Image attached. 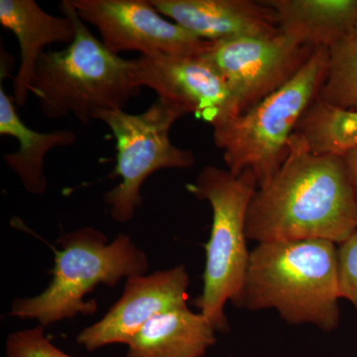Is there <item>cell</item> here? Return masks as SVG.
<instances>
[{
    "mask_svg": "<svg viewBox=\"0 0 357 357\" xmlns=\"http://www.w3.org/2000/svg\"><path fill=\"white\" fill-rule=\"evenodd\" d=\"M356 231L357 198L344 157L314 153L294 133L278 172L251 201L248 239H324L340 245Z\"/></svg>",
    "mask_w": 357,
    "mask_h": 357,
    "instance_id": "6da1fadb",
    "label": "cell"
},
{
    "mask_svg": "<svg viewBox=\"0 0 357 357\" xmlns=\"http://www.w3.org/2000/svg\"><path fill=\"white\" fill-rule=\"evenodd\" d=\"M337 248L324 239L258 243L234 306L274 309L290 325L333 332L340 324Z\"/></svg>",
    "mask_w": 357,
    "mask_h": 357,
    "instance_id": "7a4b0ae2",
    "label": "cell"
},
{
    "mask_svg": "<svg viewBox=\"0 0 357 357\" xmlns=\"http://www.w3.org/2000/svg\"><path fill=\"white\" fill-rule=\"evenodd\" d=\"M73 20L74 41L61 51L40 56L31 82V93L49 119L76 117L86 126L100 110L123 109L140 93L132 60L112 53L96 38L79 17L70 0L60 4Z\"/></svg>",
    "mask_w": 357,
    "mask_h": 357,
    "instance_id": "3957f363",
    "label": "cell"
},
{
    "mask_svg": "<svg viewBox=\"0 0 357 357\" xmlns=\"http://www.w3.org/2000/svg\"><path fill=\"white\" fill-rule=\"evenodd\" d=\"M52 280L43 292L13 301L11 316L33 319L45 326L77 314H95V301L84 298L98 285L114 287L122 278L146 275V255L126 234L112 243L93 227L64 234L58 239Z\"/></svg>",
    "mask_w": 357,
    "mask_h": 357,
    "instance_id": "277c9868",
    "label": "cell"
},
{
    "mask_svg": "<svg viewBox=\"0 0 357 357\" xmlns=\"http://www.w3.org/2000/svg\"><path fill=\"white\" fill-rule=\"evenodd\" d=\"M328 49L318 48L285 86L229 121L213 128V142L227 170L251 171L258 188L278 172L289 143L307 109L316 102L325 79Z\"/></svg>",
    "mask_w": 357,
    "mask_h": 357,
    "instance_id": "5b68a950",
    "label": "cell"
},
{
    "mask_svg": "<svg viewBox=\"0 0 357 357\" xmlns=\"http://www.w3.org/2000/svg\"><path fill=\"white\" fill-rule=\"evenodd\" d=\"M187 189L197 199L208 202L213 211L211 236L206 248L203 290L192 301L210 319L217 332H229L225 307L241 294L248 271L250 251L246 243L249 206L258 189L251 171L236 175L227 169L208 166Z\"/></svg>",
    "mask_w": 357,
    "mask_h": 357,
    "instance_id": "8992f818",
    "label": "cell"
},
{
    "mask_svg": "<svg viewBox=\"0 0 357 357\" xmlns=\"http://www.w3.org/2000/svg\"><path fill=\"white\" fill-rule=\"evenodd\" d=\"M184 115L175 105L158 98L142 114L112 109L100 110L93 116L109 126L116 141V165L112 175L121 178V183L105 195L115 222L133 220L142 204L141 187L150 175L162 169H188L196 164L190 150L171 141V129Z\"/></svg>",
    "mask_w": 357,
    "mask_h": 357,
    "instance_id": "52a82bcc",
    "label": "cell"
},
{
    "mask_svg": "<svg viewBox=\"0 0 357 357\" xmlns=\"http://www.w3.org/2000/svg\"><path fill=\"white\" fill-rule=\"evenodd\" d=\"M316 49L280 32L211 43L204 56L229 84L243 114L290 82Z\"/></svg>",
    "mask_w": 357,
    "mask_h": 357,
    "instance_id": "ba28073f",
    "label": "cell"
},
{
    "mask_svg": "<svg viewBox=\"0 0 357 357\" xmlns=\"http://www.w3.org/2000/svg\"><path fill=\"white\" fill-rule=\"evenodd\" d=\"M81 20L95 26L109 51L140 56H202L211 42L166 20L150 0H70Z\"/></svg>",
    "mask_w": 357,
    "mask_h": 357,
    "instance_id": "9c48e42d",
    "label": "cell"
},
{
    "mask_svg": "<svg viewBox=\"0 0 357 357\" xmlns=\"http://www.w3.org/2000/svg\"><path fill=\"white\" fill-rule=\"evenodd\" d=\"M138 86L213 128L241 114L236 96L204 55L140 56L133 59Z\"/></svg>",
    "mask_w": 357,
    "mask_h": 357,
    "instance_id": "30bf717a",
    "label": "cell"
},
{
    "mask_svg": "<svg viewBox=\"0 0 357 357\" xmlns=\"http://www.w3.org/2000/svg\"><path fill=\"white\" fill-rule=\"evenodd\" d=\"M189 284L184 265L128 278L121 299L100 321L79 333L77 344L89 351L109 344L128 345L157 314L188 306Z\"/></svg>",
    "mask_w": 357,
    "mask_h": 357,
    "instance_id": "8fae6325",
    "label": "cell"
},
{
    "mask_svg": "<svg viewBox=\"0 0 357 357\" xmlns=\"http://www.w3.org/2000/svg\"><path fill=\"white\" fill-rule=\"evenodd\" d=\"M161 15L204 41L217 43L280 33L274 9L253 0H150Z\"/></svg>",
    "mask_w": 357,
    "mask_h": 357,
    "instance_id": "7c38bea8",
    "label": "cell"
},
{
    "mask_svg": "<svg viewBox=\"0 0 357 357\" xmlns=\"http://www.w3.org/2000/svg\"><path fill=\"white\" fill-rule=\"evenodd\" d=\"M0 23L15 35L20 49V66L14 79L13 100L23 107L31 93L35 67L44 48L70 44L76 30L69 16L52 15L33 0H0Z\"/></svg>",
    "mask_w": 357,
    "mask_h": 357,
    "instance_id": "4fadbf2b",
    "label": "cell"
},
{
    "mask_svg": "<svg viewBox=\"0 0 357 357\" xmlns=\"http://www.w3.org/2000/svg\"><path fill=\"white\" fill-rule=\"evenodd\" d=\"M279 29L303 46L328 49L357 27V0H264Z\"/></svg>",
    "mask_w": 357,
    "mask_h": 357,
    "instance_id": "5bb4252c",
    "label": "cell"
},
{
    "mask_svg": "<svg viewBox=\"0 0 357 357\" xmlns=\"http://www.w3.org/2000/svg\"><path fill=\"white\" fill-rule=\"evenodd\" d=\"M215 326L188 306L162 312L143 326L126 357H204L217 342Z\"/></svg>",
    "mask_w": 357,
    "mask_h": 357,
    "instance_id": "9a60e30c",
    "label": "cell"
},
{
    "mask_svg": "<svg viewBox=\"0 0 357 357\" xmlns=\"http://www.w3.org/2000/svg\"><path fill=\"white\" fill-rule=\"evenodd\" d=\"M13 96L0 86V134L16 138L20 149L4 155L8 168L20 178L26 191L43 195L48 187L44 172V162L51 150L67 147L77 140L76 133L70 129L38 132L21 121L15 109Z\"/></svg>",
    "mask_w": 357,
    "mask_h": 357,
    "instance_id": "2e32d148",
    "label": "cell"
},
{
    "mask_svg": "<svg viewBox=\"0 0 357 357\" xmlns=\"http://www.w3.org/2000/svg\"><path fill=\"white\" fill-rule=\"evenodd\" d=\"M295 132L314 153L342 156L357 147V112L317 100L303 115Z\"/></svg>",
    "mask_w": 357,
    "mask_h": 357,
    "instance_id": "e0dca14e",
    "label": "cell"
},
{
    "mask_svg": "<svg viewBox=\"0 0 357 357\" xmlns=\"http://www.w3.org/2000/svg\"><path fill=\"white\" fill-rule=\"evenodd\" d=\"M319 102L357 112V27L328 49V67Z\"/></svg>",
    "mask_w": 357,
    "mask_h": 357,
    "instance_id": "ac0fdd59",
    "label": "cell"
},
{
    "mask_svg": "<svg viewBox=\"0 0 357 357\" xmlns=\"http://www.w3.org/2000/svg\"><path fill=\"white\" fill-rule=\"evenodd\" d=\"M6 357H73L55 347L42 326L11 333L6 340Z\"/></svg>",
    "mask_w": 357,
    "mask_h": 357,
    "instance_id": "d6986e66",
    "label": "cell"
},
{
    "mask_svg": "<svg viewBox=\"0 0 357 357\" xmlns=\"http://www.w3.org/2000/svg\"><path fill=\"white\" fill-rule=\"evenodd\" d=\"M340 299L351 303L357 312V231L337 248Z\"/></svg>",
    "mask_w": 357,
    "mask_h": 357,
    "instance_id": "ffe728a7",
    "label": "cell"
},
{
    "mask_svg": "<svg viewBox=\"0 0 357 357\" xmlns=\"http://www.w3.org/2000/svg\"><path fill=\"white\" fill-rule=\"evenodd\" d=\"M342 157H344L345 168L357 198V147L342 155Z\"/></svg>",
    "mask_w": 357,
    "mask_h": 357,
    "instance_id": "44dd1931",
    "label": "cell"
}]
</instances>
